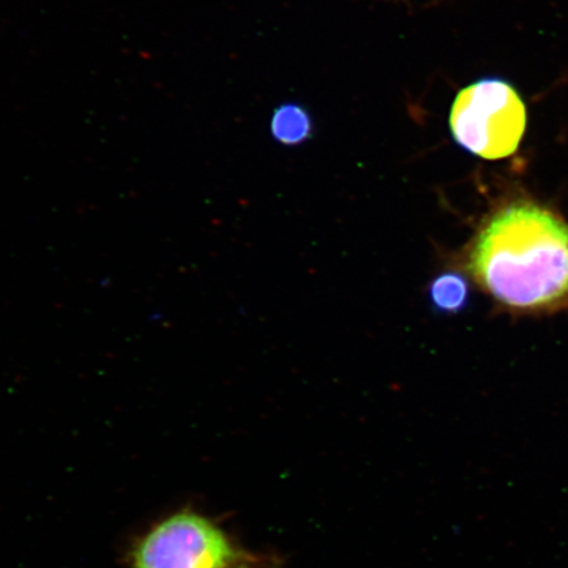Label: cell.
Masks as SVG:
<instances>
[{"label":"cell","mask_w":568,"mask_h":568,"mask_svg":"<svg viewBox=\"0 0 568 568\" xmlns=\"http://www.w3.org/2000/svg\"><path fill=\"white\" fill-rule=\"evenodd\" d=\"M470 268L481 288L508 308L562 307L568 303V224L541 205L509 204L475 240Z\"/></svg>","instance_id":"obj_1"},{"label":"cell","mask_w":568,"mask_h":568,"mask_svg":"<svg viewBox=\"0 0 568 568\" xmlns=\"http://www.w3.org/2000/svg\"><path fill=\"white\" fill-rule=\"evenodd\" d=\"M528 113L513 84L483 78L454 99L449 126L454 141L466 152L489 161L517 152L527 131Z\"/></svg>","instance_id":"obj_2"},{"label":"cell","mask_w":568,"mask_h":568,"mask_svg":"<svg viewBox=\"0 0 568 568\" xmlns=\"http://www.w3.org/2000/svg\"><path fill=\"white\" fill-rule=\"evenodd\" d=\"M254 562L223 529L193 510L155 524L131 552L132 568H252Z\"/></svg>","instance_id":"obj_3"},{"label":"cell","mask_w":568,"mask_h":568,"mask_svg":"<svg viewBox=\"0 0 568 568\" xmlns=\"http://www.w3.org/2000/svg\"><path fill=\"white\" fill-rule=\"evenodd\" d=\"M428 296L433 310L438 314L457 315L470 304V283L458 273L439 274L429 284Z\"/></svg>","instance_id":"obj_4"},{"label":"cell","mask_w":568,"mask_h":568,"mask_svg":"<svg viewBox=\"0 0 568 568\" xmlns=\"http://www.w3.org/2000/svg\"><path fill=\"white\" fill-rule=\"evenodd\" d=\"M272 134L282 145H301L314 134V122L303 105L283 104L274 111Z\"/></svg>","instance_id":"obj_5"}]
</instances>
